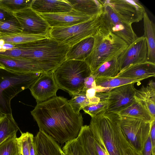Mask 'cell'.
<instances>
[{"mask_svg":"<svg viewBox=\"0 0 155 155\" xmlns=\"http://www.w3.org/2000/svg\"><path fill=\"white\" fill-rule=\"evenodd\" d=\"M120 116L104 111L91 117L89 127L94 139L109 155H123L122 140L123 135L119 126Z\"/></svg>","mask_w":155,"mask_h":155,"instance_id":"7a4b0ae2","label":"cell"},{"mask_svg":"<svg viewBox=\"0 0 155 155\" xmlns=\"http://www.w3.org/2000/svg\"><path fill=\"white\" fill-rule=\"evenodd\" d=\"M72 95V98L68 101V103L73 111L77 114H80V110L90 104L86 95V91L83 90Z\"/></svg>","mask_w":155,"mask_h":155,"instance_id":"1f68e13d","label":"cell"},{"mask_svg":"<svg viewBox=\"0 0 155 155\" xmlns=\"http://www.w3.org/2000/svg\"><path fill=\"white\" fill-rule=\"evenodd\" d=\"M108 92L106 93L99 102L89 104L84 107L82 109L91 117L96 116L106 111L108 105Z\"/></svg>","mask_w":155,"mask_h":155,"instance_id":"4dcf8cb0","label":"cell"},{"mask_svg":"<svg viewBox=\"0 0 155 155\" xmlns=\"http://www.w3.org/2000/svg\"><path fill=\"white\" fill-rule=\"evenodd\" d=\"M144 34L147 47V61L155 64V25L145 12L143 17Z\"/></svg>","mask_w":155,"mask_h":155,"instance_id":"7402d4cb","label":"cell"},{"mask_svg":"<svg viewBox=\"0 0 155 155\" xmlns=\"http://www.w3.org/2000/svg\"><path fill=\"white\" fill-rule=\"evenodd\" d=\"M122 145L123 155H140V152L130 146L124 136L122 139Z\"/></svg>","mask_w":155,"mask_h":155,"instance_id":"e575fe53","label":"cell"},{"mask_svg":"<svg viewBox=\"0 0 155 155\" xmlns=\"http://www.w3.org/2000/svg\"><path fill=\"white\" fill-rule=\"evenodd\" d=\"M134 97L135 101L141 103L147 110L153 118H155V83L153 80L147 85L142 86L136 89Z\"/></svg>","mask_w":155,"mask_h":155,"instance_id":"d6986e66","label":"cell"},{"mask_svg":"<svg viewBox=\"0 0 155 155\" xmlns=\"http://www.w3.org/2000/svg\"><path fill=\"white\" fill-rule=\"evenodd\" d=\"M118 57L105 62L91 74L95 76L96 78L117 76L120 72Z\"/></svg>","mask_w":155,"mask_h":155,"instance_id":"83f0119b","label":"cell"},{"mask_svg":"<svg viewBox=\"0 0 155 155\" xmlns=\"http://www.w3.org/2000/svg\"><path fill=\"white\" fill-rule=\"evenodd\" d=\"M109 5L121 19L131 24L137 22L143 18L145 8L138 0H101Z\"/></svg>","mask_w":155,"mask_h":155,"instance_id":"30bf717a","label":"cell"},{"mask_svg":"<svg viewBox=\"0 0 155 155\" xmlns=\"http://www.w3.org/2000/svg\"><path fill=\"white\" fill-rule=\"evenodd\" d=\"M94 144L95 150L98 155H109L105 148L94 139Z\"/></svg>","mask_w":155,"mask_h":155,"instance_id":"74e56055","label":"cell"},{"mask_svg":"<svg viewBox=\"0 0 155 155\" xmlns=\"http://www.w3.org/2000/svg\"><path fill=\"white\" fill-rule=\"evenodd\" d=\"M149 136L153 147L155 149V119L151 122Z\"/></svg>","mask_w":155,"mask_h":155,"instance_id":"f35d334b","label":"cell"},{"mask_svg":"<svg viewBox=\"0 0 155 155\" xmlns=\"http://www.w3.org/2000/svg\"><path fill=\"white\" fill-rule=\"evenodd\" d=\"M141 79H132L115 77H100L96 78L95 82L97 86L112 89L115 87L131 83H140Z\"/></svg>","mask_w":155,"mask_h":155,"instance_id":"4316f807","label":"cell"},{"mask_svg":"<svg viewBox=\"0 0 155 155\" xmlns=\"http://www.w3.org/2000/svg\"><path fill=\"white\" fill-rule=\"evenodd\" d=\"M0 63L5 68L20 73L48 72L45 68L39 63L23 57L0 54Z\"/></svg>","mask_w":155,"mask_h":155,"instance_id":"9a60e30c","label":"cell"},{"mask_svg":"<svg viewBox=\"0 0 155 155\" xmlns=\"http://www.w3.org/2000/svg\"><path fill=\"white\" fill-rule=\"evenodd\" d=\"M95 78V76L91 74L85 79L84 81V90L86 91L87 89L96 87Z\"/></svg>","mask_w":155,"mask_h":155,"instance_id":"8d00e7d4","label":"cell"},{"mask_svg":"<svg viewBox=\"0 0 155 155\" xmlns=\"http://www.w3.org/2000/svg\"><path fill=\"white\" fill-rule=\"evenodd\" d=\"M38 14L51 28L71 26L87 21L93 17L73 9L66 12Z\"/></svg>","mask_w":155,"mask_h":155,"instance_id":"5bb4252c","label":"cell"},{"mask_svg":"<svg viewBox=\"0 0 155 155\" xmlns=\"http://www.w3.org/2000/svg\"><path fill=\"white\" fill-rule=\"evenodd\" d=\"M64 155H68L67 154L64 153Z\"/></svg>","mask_w":155,"mask_h":155,"instance_id":"7dc6e473","label":"cell"},{"mask_svg":"<svg viewBox=\"0 0 155 155\" xmlns=\"http://www.w3.org/2000/svg\"><path fill=\"white\" fill-rule=\"evenodd\" d=\"M29 89L37 103L56 96L59 89L53 71L43 73Z\"/></svg>","mask_w":155,"mask_h":155,"instance_id":"4fadbf2b","label":"cell"},{"mask_svg":"<svg viewBox=\"0 0 155 155\" xmlns=\"http://www.w3.org/2000/svg\"><path fill=\"white\" fill-rule=\"evenodd\" d=\"M19 130L12 114L0 113V145L9 137L16 135Z\"/></svg>","mask_w":155,"mask_h":155,"instance_id":"cb8c5ba5","label":"cell"},{"mask_svg":"<svg viewBox=\"0 0 155 155\" xmlns=\"http://www.w3.org/2000/svg\"><path fill=\"white\" fill-rule=\"evenodd\" d=\"M17 48V45L9 43H6L2 46V48L5 50H10L16 48Z\"/></svg>","mask_w":155,"mask_h":155,"instance_id":"b9f144b4","label":"cell"},{"mask_svg":"<svg viewBox=\"0 0 155 155\" xmlns=\"http://www.w3.org/2000/svg\"><path fill=\"white\" fill-rule=\"evenodd\" d=\"M100 1L104 6L100 16L101 25L121 38L128 45L131 44L138 37L132 24L121 19L109 5Z\"/></svg>","mask_w":155,"mask_h":155,"instance_id":"ba28073f","label":"cell"},{"mask_svg":"<svg viewBox=\"0 0 155 155\" xmlns=\"http://www.w3.org/2000/svg\"><path fill=\"white\" fill-rule=\"evenodd\" d=\"M120 116L137 118L151 122L153 118L147 108L136 101L129 106L117 113Z\"/></svg>","mask_w":155,"mask_h":155,"instance_id":"d4e9b609","label":"cell"},{"mask_svg":"<svg viewBox=\"0 0 155 155\" xmlns=\"http://www.w3.org/2000/svg\"><path fill=\"white\" fill-rule=\"evenodd\" d=\"M140 155H155V149L153 147L149 135L140 152Z\"/></svg>","mask_w":155,"mask_h":155,"instance_id":"d590c367","label":"cell"},{"mask_svg":"<svg viewBox=\"0 0 155 155\" xmlns=\"http://www.w3.org/2000/svg\"><path fill=\"white\" fill-rule=\"evenodd\" d=\"M43 73H20L0 68V113L12 114V99L29 88Z\"/></svg>","mask_w":155,"mask_h":155,"instance_id":"277c9868","label":"cell"},{"mask_svg":"<svg viewBox=\"0 0 155 155\" xmlns=\"http://www.w3.org/2000/svg\"><path fill=\"white\" fill-rule=\"evenodd\" d=\"M21 133V135L18 138V139L21 146L22 154L23 155H30V144L34 137L32 134L28 132Z\"/></svg>","mask_w":155,"mask_h":155,"instance_id":"d6a6232c","label":"cell"},{"mask_svg":"<svg viewBox=\"0 0 155 155\" xmlns=\"http://www.w3.org/2000/svg\"><path fill=\"white\" fill-rule=\"evenodd\" d=\"M81 143L83 155H98L94 145V136L89 125H83L77 137Z\"/></svg>","mask_w":155,"mask_h":155,"instance_id":"484cf974","label":"cell"},{"mask_svg":"<svg viewBox=\"0 0 155 155\" xmlns=\"http://www.w3.org/2000/svg\"><path fill=\"white\" fill-rule=\"evenodd\" d=\"M17 155H23L22 154V153H21V151Z\"/></svg>","mask_w":155,"mask_h":155,"instance_id":"bcb514c9","label":"cell"},{"mask_svg":"<svg viewBox=\"0 0 155 155\" xmlns=\"http://www.w3.org/2000/svg\"><path fill=\"white\" fill-rule=\"evenodd\" d=\"M33 1V0H0V8L11 15V12L13 11L31 7Z\"/></svg>","mask_w":155,"mask_h":155,"instance_id":"f546056e","label":"cell"},{"mask_svg":"<svg viewBox=\"0 0 155 155\" xmlns=\"http://www.w3.org/2000/svg\"><path fill=\"white\" fill-rule=\"evenodd\" d=\"M151 123L138 118L120 116L119 126L130 145L140 152L149 136Z\"/></svg>","mask_w":155,"mask_h":155,"instance_id":"52a82bcc","label":"cell"},{"mask_svg":"<svg viewBox=\"0 0 155 155\" xmlns=\"http://www.w3.org/2000/svg\"><path fill=\"white\" fill-rule=\"evenodd\" d=\"M93 38L92 49L84 61L92 73L105 62L118 57L128 45L121 38L101 25Z\"/></svg>","mask_w":155,"mask_h":155,"instance_id":"3957f363","label":"cell"},{"mask_svg":"<svg viewBox=\"0 0 155 155\" xmlns=\"http://www.w3.org/2000/svg\"><path fill=\"white\" fill-rule=\"evenodd\" d=\"M29 153L30 155H36V148L34 137L30 144Z\"/></svg>","mask_w":155,"mask_h":155,"instance_id":"7bdbcfd3","label":"cell"},{"mask_svg":"<svg viewBox=\"0 0 155 155\" xmlns=\"http://www.w3.org/2000/svg\"><path fill=\"white\" fill-rule=\"evenodd\" d=\"M147 47L143 36L128 45L117 58L120 72L133 65L147 61Z\"/></svg>","mask_w":155,"mask_h":155,"instance_id":"8fae6325","label":"cell"},{"mask_svg":"<svg viewBox=\"0 0 155 155\" xmlns=\"http://www.w3.org/2000/svg\"><path fill=\"white\" fill-rule=\"evenodd\" d=\"M0 68H5L4 66L1 63H0Z\"/></svg>","mask_w":155,"mask_h":155,"instance_id":"f6af8a7d","label":"cell"},{"mask_svg":"<svg viewBox=\"0 0 155 155\" xmlns=\"http://www.w3.org/2000/svg\"><path fill=\"white\" fill-rule=\"evenodd\" d=\"M5 51L2 48V46L0 45V52H4Z\"/></svg>","mask_w":155,"mask_h":155,"instance_id":"ee69618b","label":"cell"},{"mask_svg":"<svg viewBox=\"0 0 155 155\" xmlns=\"http://www.w3.org/2000/svg\"><path fill=\"white\" fill-rule=\"evenodd\" d=\"M96 88V87L91 88L86 90V95L89 100L94 98L95 97L96 93L97 92Z\"/></svg>","mask_w":155,"mask_h":155,"instance_id":"60d3db41","label":"cell"},{"mask_svg":"<svg viewBox=\"0 0 155 155\" xmlns=\"http://www.w3.org/2000/svg\"><path fill=\"white\" fill-rule=\"evenodd\" d=\"M73 9L91 17L101 16L104 6L100 0H67Z\"/></svg>","mask_w":155,"mask_h":155,"instance_id":"44dd1931","label":"cell"},{"mask_svg":"<svg viewBox=\"0 0 155 155\" xmlns=\"http://www.w3.org/2000/svg\"><path fill=\"white\" fill-rule=\"evenodd\" d=\"M11 15L22 28L23 31L49 37L51 28L46 21L31 7L13 11Z\"/></svg>","mask_w":155,"mask_h":155,"instance_id":"9c48e42d","label":"cell"},{"mask_svg":"<svg viewBox=\"0 0 155 155\" xmlns=\"http://www.w3.org/2000/svg\"><path fill=\"white\" fill-rule=\"evenodd\" d=\"M0 31L17 33L22 32L23 30L15 19H13L7 21H0Z\"/></svg>","mask_w":155,"mask_h":155,"instance_id":"836d02e7","label":"cell"},{"mask_svg":"<svg viewBox=\"0 0 155 155\" xmlns=\"http://www.w3.org/2000/svg\"><path fill=\"white\" fill-rule=\"evenodd\" d=\"M36 155H64L60 146L51 136L40 129L34 137Z\"/></svg>","mask_w":155,"mask_h":155,"instance_id":"2e32d148","label":"cell"},{"mask_svg":"<svg viewBox=\"0 0 155 155\" xmlns=\"http://www.w3.org/2000/svg\"><path fill=\"white\" fill-rule=\"evenodd\" d=\"M155 76V64L147 61L127 68L119 73L117 77L142 80Z\"/></svg>","mask_w":155,"mask_h":155,"instance_id":"ac0fdd59","label":"cell"},{"mask_svg":"<svg viewBox=\"0 0 155 155\" xmlns=\"http://www.w3.org/2000/svg\"><path fill=\"white\" fill-rule=\"evenodd\" d=\"M31 7L36 12L41 14L66 12L73 9L67 0H33Z\"/></svg>","mask_w":155,"mask_h":155,"instance_id":"e0dca14e","label":"cell"},{"mask_svg":"<svg viewBox=\"0 0 155 155\" xmlns=\"http://www.w3.org/2000/svg\"><path fill=\"white\" fill-rule=\"evenodd\" d=\"M94 43L93 37L82 39L70 47L66 56V60L84 61L90 55Z\"/></svg>","mask_w":155,"mask_h":155,"instance_id":"ffe728a7","label":"cell"},{"mask_svg":"<svg viewBox=\"0 0 155 155\" xmlns=\"http://www.w3.org/2000/svg\"><path fill=\"white\" fill-rule=\"evenodd\" d=\"M14 18L8 13L0 8V21H7Z\"/></svg>","mask_w":155,"mask_h":155,"instance_id":"ab89813d","label":"cell"},{"mask_svg":"<svg viewBox=\"0 0 155 155\" xmlns=\"http://www.w3.org/2000/svg\"><path fill=\"white\" fill-rule=\"evenodd\" d=\"M134 83L115 87L108 92L107 113H117L131 104L135 101L136 89Z\"/></svg>","mask_w":155,"mask_h":155,"instance_id":"7c38bea8","label":"cell"},{"mask_svg":"<svg viewBox=\"0 0 155 155\" xmlns=\"http://www.w3.org/2000/svg\"><path fill=\"white\" fill-rule=\"evenodd\" d=\"M21 151L16 135L9 137L0 145V155H17Z\"/></svg>","mask_w":155,"mask_h":155,"instance_id":"f1b7e54d","label":"cell"},{"mask_svg":"<svg viewBox=\"0 0 155 155\" xmlns=\"http://www.w3.org/2000/svg\"><path fill=\"white\" fill-rule=\"evenodd\" d=\"M59 89L72 94L84 90L85 79L91 74L84 61L65 60L53 71Z\"/></svg>","mask_w":155,"mask_h":155,"instance_id":"5b68a950","label":"cell"},{"mask_svg":"<svg viewBox=\"0 0 155 155\" xmlns=\"http://www.w3.org/2000/svg\"><path fill=\"white\" fill-rule=\"evenodd\" d=\"M101 16L70 27L51 28L49 37L71 47L83 39L93 37L101 26Z\"/></svg>","mask_w":155,"mask_h":155,"instance_id":"8992f818","label":"cell"},{"mask_svg":"<svg viewBox=\"0 0 155 155\" xmlns=\"http://www.w3.org/2000/svg\"><path fill=\"white\" fill-rule=\"evenodd\" d=\"M46 36L36 35L24 31L17 33L1 32L0 39L5 43L15 45L26 44L49 37Z\"/></svg>","mask_w":155,"mask_h":155,"instance_id":"603a6c76","label":"cell"},{"mask_svg":"<svg viewBox=\"0 0 155 155\" xmlns=\"http://www.w3.org/2000/svg\"><path fill=\"white\" fill-rule=\"evenodd\" d=\"M68 101L56 96L38 103L31 111L39 129L61 144L77 138L83 126L81 114L75 113Z\"/></svg>","mask_w":155,"mask_h":155,"instance_id":"6da1fadb","label":"cell"}]
</instances>
